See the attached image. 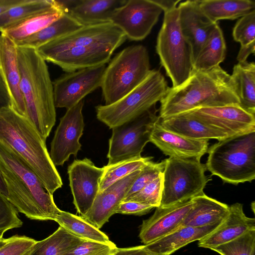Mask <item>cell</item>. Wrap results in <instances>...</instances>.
I'll return each instance as SVG.
<instances>
[{
	"label": "cell",
	"mask_w": 255,
	"mask_h": 255,
	"mask_svg": "<svg viewBox=\"0 0 255 255\" xmlns=\"http://www.w3.org/2000/svg\"><path fill=\"white\" fill-rule=\"evenodd\" d=\"M0 171L7 190L6 198L17 211L31 220H55L61 210L53 195L27 164L0 142Z\"/></svg>",
	"instance_id": "obj_1"
},
{
	"label": "cell",
	"mask_w": 255,
	"mask_h": 255,
	"mask_svg": "<svg viewBox=\"0 0 255 255\" xmlns=\"http://www.w3.org/2000/svg\"><path fill=\"white\" fill-rule=\"evenodd\" d=\"M17 46L26 119L46 141L56 122L53 82L46 61L36 49Z\"/></svg>",
	"instance_id": "obj_2"
},
{
	"label": "cell",
	"mask_w": 255,
	"mask_h": 255,
	"mask_svg": "<svg viewBox=\"0 0 255 255\" xmlns=\"http://www.w3.org/2000/svg\"><path fill=\"white\" fill-rule=\"evenodd\" d=\"M160 102L161 119L199 108L240 105L230 75L220 65L207 71H193L182 85L169 87Z\"/></svg>",
	"instance_id": "obj_3"
},
{
	"label": "cell",
	"mask_w": 255,
	"mask_h": 255,
	"mask_svg": "<svg viewBox=\"0 0 255 255\" xmlns=\"http://www.w3.org/2000/svg\"><path fill=\"white\" fill-rule=\"evenodd\" d=\"M0 142L27 164L50 194L62 187V179L45 141L26 118L10 107L0 109Z\"/></svg>",
	"instance_id": "obj_4"
},
{
	"label": "cell",
	"mask_w": 255,
	"mask_h": 255,
	"mask_svg": "<svg viewBox=\"0 0 255 255\" xmlns=\"http://www.w3.org/2000/svg\"><path fill=\"white\" fill-rule=\"evenodd\" d=\"M207 152L206 170L224 182L237 185L255 179V131L219 140Z\"/></svg>",
	"instance_id": "obj_5"
},
{
	"label": "cell",
	"mask_w": 255,
	"mask_h": 255,
	"mask_svg": "<svg viewBox=\"0 0 255 255\" xmlns=\"http://www.w3.org/2000/svg\"><path fill=\"white\" fill-rule=\"evenodd\" d=\"M169 87L158 70H151L144 81L116 102L95 107L97 119L110 128L139 117L160 102Z\"/></svg>",
	"instance_id": "obj_6"
},
{
	"label": "cell",
	"mask_w": 255,
	"mask_h": 255,
	"mask_svg": "<svg viewBox=\"0 0 255 255\" xmlns=\"http://www.w3.org/2000/svg\"><path fill=\"white\" fill-rule=\"evenodd\" d=\"M149 57L142 45L128 46L106 66L101 86L105 105L118 101L141 83L149 74Z\"/></svg>",
	"instance_id": "obj_7"
},
{
	"label": "cell",
	"mask_w": 255,
	"mask_h": 255,
	"mask_svg": "<svg viewBox=\"0 0 255 255\" xmlns=\"http://www.w3.org/2000/svg\"><path fill=\"white\" fill-rule=\"evenodd\" d=\"M163 12L156 51L161 65L172 82V87L175 88L184 83L192 73V50L181 31L177 6Z\"/></svg>",
	"instance_id": "obj_8"
},
{
	"label": "cell",
	"mask_w": 255,
	"mask_h": 255,
	"mask_svg": "<svg viewBox=\"0 0 255 255\" xmlns=\"http://www.w3.org/2000/svg\"><path fill=\"white\" fill-rule=\"evenodd\" d=\"M164 160L159 207H170L204 193L208 180L205 174V165L200 159L169 157Z\"/></svg>",
	"instance_id": "obj_9"
},
{
	"label": "cell",
	"mask_w": 255,
	"mask_h": 255,
	"mask_svg": "<svg viewBox=\"0 0 255 255\" xmlns=\"http://www.w3.org/2000/svg\"><path fill=\"white\" fill-rule=\"evenodd\" d=\"M155 106L129 122L112 128L107 154L108 165L141 156L150 141L154 124L158 120Z\"/></svg>",
	"instance_id": "obj_10"
},
{
	"label": "cell",
	"mask_w": 255,
	"mask_h": 255,
	"mask_svg": "<svg viewBox=\"0 0 255 255\" xmlns=\"http://www.w3.org/2000/svg\"><path fill=\"white\" fill-rule=\"evenodd\" d=\"M125 33L111 22L84 25L36 49L43 57L73 47L104 45L117 49L126 40Z\"/></svg>",
	"instance_id": "obj_11"
},
{
	"label": "cell",
	"mask_w": 255,
	"mask_h": 255,
	"mask_svg": "<svg viewBox=\"0 0 255 255\" xmlns=\"http://www.w3.org/2000/svg\"><path fill=\"white\" fill-rule=\"evenodd\" d=\"M106 67L105 64L80 69L56 79L53 82L55 107L67 110L101 87Z\"/></svg>",
	"instance_id": "obj_12"
},
{
	"label": "cell",
	"mask_w": 255,
	"mask_h": 255,
	"mask_svg": "<svg viewBox=\"0 0 255 255\" xmlns=\"http://www.w3.org/2000/svg\"><path fill=\"white\" fill-rule=\"evenodd\" d=\"M162 11L153 0H128L115 11L110 22L127 38L140 41L150 33Z\"/></svg>",
	"instance_id": "obj_13"
},
{
	"label": "cell",
	"mask_w": 255,
	"mask_h": 255,
	"mask_svg": "<svg viewBox=\"0 0 255 255\" xmlns=\"http://www.w3.org/2000/svg\"><path fill=\"white\" fill-rule=\"evenodd\" d=\"M84 100L67 110L60 119L51 143L50 158L55 166H62L70 155L76 156L81 149L79 142L85 127L82 109Z\"/></svg>",
	"instance_id": "obj_14"
},
{
	"label": "cell",
	"mask_w": 255,
	"mask_h": 255,
	"mask_svg": "<svg viewBox=\"0 0 255 255\" xmlns=\"http://www.w3.org/2000/svg\"><path fill=\"white\" fill-rule=\"evenodd\" d=\"M188 112L229 137L255 131V115L246 111L239 104L202 107Z\"/></svg>",
	"instance_id": "obj_15"
},
{
	"label": "cell",
	"mask_w": 255,
	"mask_h": 255,
	"mask_svg": "<svg viewBox=\"0 0 255 255\" xmlns=\"http://www.w3.org/2000/svg\"><path fill=\"white\" fill-rule=\"evenodd\" d=\"M104 168L96 166L91 159H75L67 168L73 204L83 216L89 211L98 194Z\"/></svg>",
	"instance_id": "obj_16"
},
{
	"label": "cell",
	"mask_w": 255,
	"mask_h": 255,
	"mask_svg": "<svg viewBox=\"0 0 255 255\" xmlns=\"http://www.w3.org/2000/svg\"><path fill=\"white\" fill-rule=\"evenodd\" d=\"M179 22L192 50L193 62L218 23H214L201 10L199 0L181 1L178 4Z\"/></svg>",
	"instance_id": "obj_17"
},
{
	"label": "cell",
	"mask_w": 255,
	"mask_h": 255,
	"mask_svg": "<svg viewBox=\"0 0 255 255\" xmlns=\"http://www.w3.org/2000/svg\"><path fill=\"white\" fill-rule=\"evenodd\" d=\"M116 49L104 45L73 47L42 57L67 72L105 65Z\"/></svg>",
	"instance_id": "obj_18"
},
{
	"label": "cell",
	"mask_w": 255,
	"mask_h": 255,
	"mask_svg": "<svg viewBox=\"0 0 255 255\" xmlns=\"http://www.w3.org/2000/svg\"><path fill=\"white\" fill-rule=\"evenodd\" d=\"M192 205L191 199L168 207L155 208L154 214L140 226L139 237L142 243L150 244L180 227Z\"/></svg>",
	"instance_id": "obj_19"
},
{
	"label": "cell",
	"mask_w": 255,
	"mask_h": 255,
	"mask_svg": "<svg viewBox=\"0 0 255 255\" xmlns=\"http://www.w3.org/2000/svg\"><path fill=\"white\" fill-rule=\"evenodd\" d=\"M141 170L126 176L98 193L89 211L81 217L96 228H102L116 214L119 204L126 197Z\"/></svg>",
	"instance_id": "obj_20"
},
{
	"label": "cell",
	"mask_w": 255,
	"mask_h": 255,
	"mask_svg": "<svg viewBox=\"0 0 255 255\" xmlns=\"http://www.w3.org/2000/svg\"><path fill=\"white\" fill-rule=\"evenodd\" d=\"M208 141V139H192L168 131L160 125L158 120L154 124L149 141L169 157L199 159L207 152Z\"/></svg>",
	"instance_id": "obj_21"
},
{
	"label": "cell",
	"mask_w": 255,
	"mask_h": 255,
	"mask_svg": "<svg viewBox=\"0 0 255 255\" xmlns=\"http://www.w3.org/2000/svg\"><path fill=\"white\" fill-rule=\"evenodd\" d=\"M0 76L4 83L11 99V107L26 118L23 98L20 89L17 46L7 37L0 34Z\"/></svg>",
	"instance_id": "obj_22"
},
{
	"label": "cell",
	"mask_w": 255,
	"mask_h": 255,
	"mask_svg": "<svg viewBox=\"0 0 255 255\" xmlns=\"http://www.w3.org/2000/svg\"><path fill=\"white\" fill-rule=\"evenodd\" d=\"M253 230H255V218L247 217L243 205L236 203L229 206L227 216L219 226L199 241L198 246L211 250Z\"/></svg>",
	"instance_id": "obj_23"
},
{
	"label": "cell",
	"mask_w": 255,
	"mask_h": 255,
	"mask_svg": "<svg viewBox=\"0 0 255 255\" xmlns=\"http://www.w3.org/2000/svg\"><path fill=\"white\" fill-rule=\"evenodd\" d=\"M127 0H60L65 11L83 25L110 22L115 11Z\"/></svg>",
	"instance_id": "obj_24"
},
{
	"label": "cell",
	"mask_w": 255,
	"mask_h": 255,
	"mask_svg": "<svg viewBox=\"0 0 255 255\" xmlns=\"http://www.w3.org/2000/svg\"><path fill=\"white\" fill-rule=\"evenodd\" d=\"M158 123L168 131L192 139H216L219 141L229 137L222 131L202 122L188 111L163 119L159 118Z\"/></svg>",
	"instance_id": "obj_25"
},
{
	"label": "cell",
	"mask_w": 255,
	"mask_h": 255,
	"mask_svg": "<svg viewBox=\"0 0 255 255\" xmlns=\"http://www.w3.org/2000/svg\"><path fill=\"white\" fill-rule=\"evenodd\" d=\"M220 223L198 228L181 226L167 235L144 245V249L150 255H170L187 244L202 239Z\"/></svg>",
	"instance_id": "obj_26"
},
{
	"label": "cell",
	"mask_w": 255,
	"mask_h": 255,
	"mask_svg": "<svg viewBox=\"0 0 255 255\" xmlns=\"http://www.w3.org/2000/svg\"><path fill=\"white\" fill-rule=\"evenodd\" d=\"M193 205L181 226L203 227L220 223L227 216L229 206L203 193L192 199Z\"/></svg>",
	"instance_id": "obj_27"
},
{
	"label": "cell",
	"mask_w": 255,
	"mask_h": 255,
	"mask_svg": "<svg viewBox=\"0 0 255 255\" xmlns=\"http://www.w3.org/2000/svg\"><path fill=\"white\" fill-rule=\"evenodd\" d=\"M56 5L47 11L31 16L0 32L16 44L44 29L58 19L65 12L57 0Z\"/></svg>",
	"instance_id": "obj_28"
},
{
	"label": "cell",
	"mask_w": 255,
	"mask_h": 255,
	"mask_svg": "<svg viewBox=\"0 0 255 255\" xmlns=\"http://www.w3.org/2000/svg\"><path fill=\"white\" fill-rule=\"evenodd\" d=\"M230 81L240 106L255 115V64L254 62L235 65Z\"/></svg>",
	"instance_id": "obj_29"
},
{
	"label": "cell",
	"mask_w": 255,
	"mask_h": 255,
	"mask_svg": "<svg viewBox=\"0 0 255 255\" xmlns=\"http://www.w3.org/2000/svg\"><path fill=\"white\" fill-rule=\"evenodd\" d=\"M199 6L214 23L222 19L234 20L255 10L252 0H199Z\"/></svg>",
	"instance_id": "obj_30"
},
{
	"label": "cell",
	"mask_w": 255,
	"mask_h": 255,
	"mask_svg": "<svg viewBox=\"0 0 255 255\" xmlns=\"http://www.w3.org/2000/svg\"><path fill=\"white\" fill-rule=\"evenodd\" d=\"M83 26L68 13L64 12L58 19L48 26L16 44V45L36 49L42 45L69 34Z\"/></svg>",
	"instance_id": "obj_31"
},
{
	"label": "cell",
	"mask_w": 255,
	"mask_h": 255,
	"mask_svg": "<svg viewBox=\"0 0 255 255\" xmlns=\"http://www.w3.org/2000/svg\"><path fill=\"white\" fill-rule=\"evenodd\" d=\"M226 53L225 38L217 23L195 59L193 71H207L220 65Z\"/></svg>",
	"instance_id": "obj_32"
},
{
	"label": "cell",
	"mask_w": 255,
	"mask_h": 255,
	"mask_svg": "<svg viewBox=\"0 0 255 255\" xmlns=\"http://www.w3.org/2000/svg\"><path fill=\"white\" fill-rule=\"evenodd\" d=\"M83 240L60 226L47 238L37 241L29 255H67Z\"/></svg>",
	"instance_id": "obj_33"
},
{
	"label": "cell",
	"mask_w": 255,
	"mask_h": 255,
	"mask_svg": "<svg viewBox=\"0 0 255 255\" xmlns=\"http://www.w3.org/2000/svg\"><path fill=\"white\" fill-rule=\"evenodd\" d=\"M68 232L81 239L110 243L109 237L81 216L61 211L54 221Z\"/></svg>",
	"instance_id": "obj_34"
},
{
	"label": "cell",
	"mask_w": 255,
	"mask_h": 255,
	"mask_svg": "<svg viewBox=\"0 0 255 255\" xmlns=\"http://www.w3.org/2000/svg\"><path fill=\"white\" fill-rule=\"evenodd\" d=\"M56 4L54 0H24L0 15V31L31 16L49 10Z\"/></svg>",
	"instance_id": "obj_35"
},
{
	"label": "cell",
	"mask_w": 255,
	"mask_h": 255,
	"mask_svg": "<svg viewBox=\"0 0 255 255\" xmlns=\"http://www.w3.org/2000/svg\"><path fill=\"white\" fill-rule=\"evenodd\" d=\"M153 157L134 158L103 167L104 171L100 179L98 193H102L117 181L137 170L142 169Z\"/></svg>",
	"instance_id": "obj_36"
},
{
	"label": "cell",
	"mask_w": 255,
	"mask_h": 255,
	"mask_svg": "<svg viewBox=\"0 0 255 255\" xmlns=\"http://www.w3.org/2000/svg\"><path fill=\"white\" fill-rule=\"evenodd\" d=\"M221 255H255V230L213 249Z\"/></svg>",
	"instance_id": "obj_37"
},
{
	"label": "cell",
	"mask_w": 255,
	"mask_h": 255,
	"mask_svg": "<svg viewBox=\"0 0 255 255\" xmlns=\"http://www.w3.org/2000/svg\"><path fill=\"white\" fill-rule=\"evenodd\" d=\"M162 173L139 191L126 197L123 201H134L154 208L159 207L162 194Z\"/></svg>",
	"instance_id": "obj_38"
},
{
	"label": "cell",
	"mask_w": 255,
	"mask_h": 255,
	"mask_svg": "<svg viewBox=\"0 0 255 255\" xmlns=\"http://www.w3.org/2000/svg\"><path fill=\"white\" fill-rule=\"evenodd\" d=\"M255 10L241 17L236 22L233 30L235 41L241 46L255 43Z\"/></svg>",
	"instance_id": "obj_39"
},
{
	"label": "cell",
	"mask_w": 255,
	"mask_h": 255,
	"mask_svg": "<svg viewBox=\"0 0 255 255\" xmlns=\"http://www.w3.org/2000/svg\"><path fill=\"white\" fill-rule=\"evenodd\" d=\"M22 224L16 208L0 193V238L8 230L20 228Z\"/></svg>",
	"instance_id": "obj_40"
},
{
	"label": "cell",
	"mask_w": 255,
	"mask_h": 255,
	"mask_svg": "<svg viewBox=\"0 0 255 255\" xmlns=\"http://www.w3.org/2000/svg\"><path fill=\"white\" fill-rule=\"evenodd\" d=\"M36 242L25 236L14 235L0 247V255H29Z\"/></svg>",
	"instance_id": "obj_41"
},
{
	"label": "cell",
	"mask_w": 255,
	"mask_h": 255,
	"mask_svg": "<svg viewBox=\"0 0 255 255\" xmlns=\"http://www.w3.org/2000/svg\"><path fill=\"white\" fill-rule=\"evenodd\" d=\"M164 165V160L160 162L155 163L152 161L148 162L140 170L139 174L129 188L126 197L139 191L147 184L159 176L163 171Z\"/></svg>",
	"instance_id": "obj_42"
},
{
	"label": "cell",
	"mask_w": 255,
	"mask_h": 255,
	"mask_svg": "<svg viewBox=\"0 0 255 255\" xmlns=\"http://www.w3.org/2000/svg\"><path fill=\"white\" fill-rule=\"evenodd\" d=\"M118 249L112 242L105 243L83 240L67 255H114Z\"/></svg>",
	"instance_id": "obj_43"
},
{
	"label": "cell",
	"mask_w": 255,
	"mask_h": 255,
	"mask_svg": "<svg viewBox=\"0 0 255 255\" xmlns=\"http://www.w3.org/2000/svg\"><path fill=\"white\" fill-rule=\"evenodd\" d=\"M154 208L134 201H122L117 208L116 214L141 216L149 213Z\"/></svg>",
	"instance_id": "obj_44"
},
{
	"label": "cell",
	"mask_w": 255,
	"mask_h": 255,
	"mask_svg": "<svg viewBox=\"0 0 255 255\" xmlns=\"http://www.w3.org/2000/svg\"><path fill=\"white\" fill-rule=\"evenodd\" d=\"M114 255H150L144 249V245L119 248Z\"/></svg>",
	"instance_id": "obj_45"
},
{
	"label": "cell",
	"mask_w": 255,
	"mask_h": 255,
	"mask_svg": "<svg viewBox=\"0 0 255 255\" xmlns=\"http://www.w3.org/2000/svg\"><path fill=\"white\" fill-rule=\"evenodd\" d=\"M11 99L6 87L0 76V109L11 107Z\"/></svg>",
	"instance_id": "obj_46"
},
{
	"label": "cell",
	"mask_w": 255,
	"mask_h": 255,
	"mask_svg": "<svg viewBox=\"0 0 255 255\" xmlns=\"http://www.w3.org/2000/svg\"><path fill=\"white\" fill-rule=\"evenodd\" d=\"M255 43L249 45L241 46L238 52L237 60L238 63H243L247 62L249 56L251 54H255Z\"/></svg>",
	"instance_id": "obj_47"
},
{
	"label": "cell",
	"mask_w": 255,
	"mask_h": 255,
	"mask_svg": "<svg viewBox=\"0 0 255 255\" xmlns=\"http://www.w3.org/2000/svg\"><path fill=\"white\" fill-rule=\"evenodd\" d=\"M24 0H0V15Z\"/></svg>",
	"instance_id": "obj_48"
},
{
	"label": "cell",
	"mask_w": 255,
	"mask_h": 255,
	"mask_svg": "<svg viewBox=\"0 0 255 255\" xmlns=\"http://www.w3.org/2000/svg\"><path fill=\"white\" fill-rule=\"evenodd\" d=\"M153 1L161 7L163 11L177 6L181 1L180 0H153Z\"/></svg>",
	"instance_id": "obj_49"
},
{
	"label": "cell",
	"mask_w": 255,
	"mask_h": 255,
	"mask_svg": "<svg viewBox=\"0 0 255 255\" xmlns=\"http://www.w3.org/2000/svg\"><path fill=\"white\" fill-rule=\"evenodd\" d=\"M0 193L5 197L7 196V190L4 179L0 171Z\"/></svg>",
	"instance_id": "obj_50"
},
{
	"label": "cell",
	"mask_w": 255,
	"mask_h": 255,
	"mask_svg": "<svg viewBox=\"0 0 255 255\" xmlns=\"http://www.w3.org/2000/svg\"><path fill=\"white\" fill-rule=\"evenodd\" d=\"M7 238H0V247L3 246L7 241Z\"/></svg>",
	"instance_id": "obj_51"
}]
</instances>
